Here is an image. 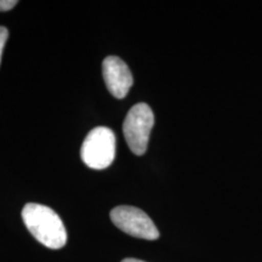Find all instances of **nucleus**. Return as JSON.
Masks as SVG:
<instances>
[{"mask_svg":"<svg viewBox=\"0 0 262 262\" xmlns=\"http://www.w3.org/2000/svg\"><path fill=\"white\" fill-rule=\"evenodd\" d=\"M22 219L31 234L44 247L56 250L67 243L63 222L49 206L28 203L22 210Z\"/></svg>","mask_w":262,"mask_h":262,"instance_id":"f257e3e1","label":"nucleus"},{"mask_svg":"<svg viewBox=\"0 0 262 262\" xmlns=\"http://www.w3.org/2000/svg\"><path fill=\"white\" fill-rule=\"evenodd\" d=\"M81 160L88 168L103 170L116 157V135L110 127H95L85 137L80 150Z\"/></svg>","mask_w":262,"mask_h":262,"instance_id":"f03ea898","label":"nucleus"},{"mask_svg":"<svg viewBox=\"0 0 262 262\" xmlns=\"http://www.w3.org/2000/svg\"><path fill=\"white\" fill-rule=\"evenodd\" d=\"M153 126L155 114L147 103H137L127 112L123 124V133L134 155H145Z\"/></svg>","mask_w":262,"mask_h":262,"instance_id":"7ed1b4c3","label":"nucleus"},{"mask_svg":"<svg viewBox=\"0 0 262 262\" xmlns=\"http://www.w3.org/2000/svg\"><path fill=\"white\" fill-rule=\"evenodd\" d=\"M111 220L120 231L133 237L146 241H156L159 238V231L152 219L135 206H117L111 211Z\"/></svg>","mask_w":262,"mask_h":262,"instance_id":"20e7f679","label":"nucleus"},{"mask_svg":"<svg viewBox=\"0 0 262 262\" xmlns=\"http://www.w3.org/2000/svg\"><path fill=\"white\" fill-rule=\"evenodd\" d=\"M104 83L111 95L116 98H124L134 84L133 74L122 58L108 56L102 63Z\"/></svg>","mask_w":262,"mask_h":262,"instance_id":"39448f33","label":"nucleus"},{"mask_svg":"<svg viewBox=\"0 0 262 262\" xmlns=\"http://www.w3.org/2000/svg\"><path fill=\"white\" fill-rule=\"evenodd\" d=\"M9 38V31L5 27H2L0 26V62H2V56H3V50H4V47L6 44V40Z\"/></svg>","mask_w":262,"mask_h":262,"instance_id":"423d86ee","label":"nucleus"},{"mask_svg":"<svg viewBox=\"0 0 262 262\" xmlns=\"http://www.w3.org/2000/svg\"><path fill=\"white\" fill-rule=\"evenodd\" d=\"M17 0H0V11H9L17 5Z\"/></svg>","mask_w":262,"mask_h":262,"instance_id":"0eeeda50","label":"nucleus"},{"mask_svg":"<svg viewBox=\"0 0 262 262\" xmlns=\"http://www.w3.org/2000/svg\"><path fill=\"white\" fill-rule=\"evenodd\" d=\"M122 262H145V261L137 260V258H125V260H123Z\"/></svg>","mask_w":262,"mask_h":262,"instance_id":"6e6552de","label":"nucleus"}]
</instances>
